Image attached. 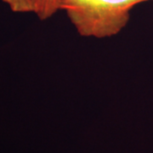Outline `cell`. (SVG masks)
I'll return each instance as SVG.
<instances>
[{"mask_svg":"<svg viewBox=\"0 0 153 153\" xmlns=\"http://www.w3.org/2000/svg\"><path fill=\"white\" fill-rule=\"evenodd\" d=\"M147 1L57 0V7L66 13L80 36L101 39L121 33L129 22L132 10Z\"/></svg>","mask_w":153,"mask_h":153,"instance_id":"1","label":"cell"},{"mask_svg":"<svg viewBox=\"0 0 153 153\" xmlns=\"http://www.w3.org/2000/svg\"><path fill=\"white\" fill-rule=\"evenodd\" d=\"M14 13L37 15L40 7L41 0H2Z\"/></svg>","mask_w":153,"mask_h":153,"instance_id":"2","label":"cell"},{"mask_svg":"<svg viewBox=\"0 0 153 153\" xmlns=\"http://www.w3.org/2000/svg\"><path fill=\"white\" fill-rule=\"evenodd\" d=\"M58 11L57 0H41L40 7L36 15L40 21H46Z\"/></svg>","mask_w":153,"mask_h":153,"instance_id":"3","label":"cell"},{"mask_svg":"<svg viewBox=\"0 0 153 153\" xmlns=\"http://www.w3.org/2000/svg\"><path fill=\"white\" fill-rule=\"evenodd\" d=\"M152 2H153V0H152Z\"/></svg>","mask_w":153,"mask_h":153,"instance_id":"4","label":"cell"}]
</instances>
